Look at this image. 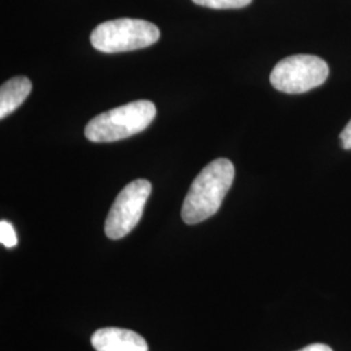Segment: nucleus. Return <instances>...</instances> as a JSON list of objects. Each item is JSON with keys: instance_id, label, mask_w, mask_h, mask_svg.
I'll use <instances>...</instances> for the list:
<instances>
[{"instance_id": "1", "label": "nucleus", "mask_w": 351, "mask_h": 351, "mask_svg": "<svg viewBox=\"0 0 351 351\" xmlns=\"http://www.w3.org/2000/svg\"><path fill=\"white\" fill-rule=\"evenodd\" d=\"M234 176V165L224 158L206 165L189 189L181 211L182 220L194 226L217 213L232 188Z\"/></svg>"}, {"instance_id": "2", "label": "nucleus", "mask_w": 351, "mask_h": 351, "mask_svg": "<svg viewBox=\"0 0 351 351\" xmlns=\"http://www.w3.org/2000/svg\"><path fill=\"white\" fill-rule=\"evenodd\" d=\"M156 116L150 101H136L95 116L85 128L91 142H116L143 132Z\"/></svg>"}, {"instance_id": "3", "label": "nucleus", "mask_w": 351, "mask_h": 351, "mask_svg": "<svg viewBox=\"0 0 351 351\" xmlns=\"http://www.w3.org/2000/svg\"><path fill=\"white\" fill-rule=\"evenodd\" d=\"M160 38L159 27L138 19H119L106 21L91 33V45L104 53L139 50L156 43Z\"/></svg>"}, {"instance_id": "4", "label": "nucleus", "mask_w": 351, "mask_h": 351, "mask_svg": "<svg viewBox=\"0 0 351 351\" xmlns=\"http://www.w3.org/2000/svg\"><path fill=\"white\" fill-rule=\"evenodd\" d=\"M329 75L328 64L314 55H293L275 65L269 81L287 94H302L323 85Z\"/></svg>"}, {"instance_id": "5", "label": "nucleus", "mask_w": 351, "mask_h": 351, "mask_svg": "<svg viewBox=\"0 0 351 351\" xmlns=\"http://www.w3.org/2000/svg\"><path fill=\"white\" fill-rule=\"evenodd\" d=\"M151 190L152 186L147 180H136L119 193L104 226L108 239H124L136 228L142 217Z\"/></svg>"}, {"instance_id": "6", "label": "nucleus", "mask_w": 351, "mask_h": 351, "mask_svg": "<svg viewBox=\"0 0 351 351\" xmlns=\"http://www.w3.org/2000/svg\"><path fill=\"white\" fill-rule=\"evenodd\" d=\"M91 345L97 351H149L146 339L123 328H101L91 336Z\"/></svg>"}, {"instance_id": "7", "label": "nucleus", "mask_w": 351, "mask_h": 351, "mask_svg": "<svg viewBox=\"0 0 351 351\" xmlns=\"http://www.w3.org/2000/svg\"><path fill=\"white\" fill-rule=\"evenodd\" d=\"M32 82L26 77H13L0 88V119L14 112L29 97Z\"/></svg>"}, {"instance_id": "8", "label": "nucleus", "mask_w": 351, "mask_h": 351, "mask_svg": "<svg viewBox=\"0 0 351 351\" xmlns=\"http://www.w3.org/2000/svg\"><path fill=\"white\" fill-rule=\"evenodd\" d=\"M195 4L213 10H236L247 7L252 0H193Z\"/></svg>"}, {"instance_id": "9", "label": "nucleus", "mask_w": 351, "mask_h": 351, "mask_svg": "<svg viewBox=\"0 0 351 351\" xmlns=\"http://www.w3.org/2000/svg\"><path fill=\"white\" fill-rule=\"evenodd\" d=\"M0 242L7 249H12L17 245V236L12 224L5 220H1L0 223Z\"/></svg>"}, {"instance_id": "10", "label": "nucleus", "mask_w": 351, "mask_h": 351, "mask_svg": "<svg viewBox=\"0 0 351 351\" xmlns=\"http://www.w3.org/2000/svg\"><path fill=\"white\" fill-rule=\"evenodd\" d=\"M339 139H341V145L345 150H351V120L342 130Z\"/></svg>"}, {"instance_id": "11", "label": "nucleus", "mask_w": 351, "mask_h": 351, "mask_svg": "<svg viewBox=\"0 0 351 351\" xmlns=\"http://www.w3.org/2000/svg\"><path fill=\"white\" fill-rule=\"evenodd\" d=\"M298 351H333L332 348H329L328 345L324 343H313V345H308L306 348H303L301 350Z\"/></svg>"}]
</instances>
